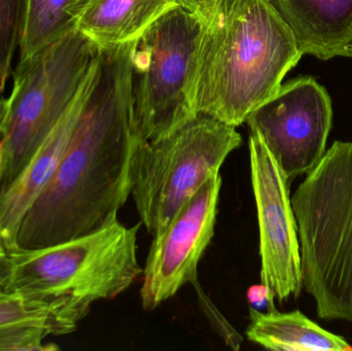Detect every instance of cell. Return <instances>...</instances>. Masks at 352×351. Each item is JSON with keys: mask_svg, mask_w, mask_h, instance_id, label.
Segmentation results:
<instances>
[{"mask_svg": "<svg viewBox=\"0 0 352 351\" xmlns=\"http://www.w3.org/2000/svg\"><path fill=\"white\" fill-rule=\"evenodd\" d=\"M134 43L101 49L96 82L55 174L23 220L16 251L57 245L118 220L131 195L132 160L140 140L133 111Z\"/></svg>", "mask_w": 352, "mask_h": 351, "instance_id": "cell-1", "label": "cell"}, {"mask_svg": "<svg viewBox=\"0 0 352 351\" xmlns=\"http://www.w3.org/2000/svg\"><path fill=\"white\" fill-rule=\"evenodd\" d=\"M200 18L192 107L238 127L278 92L303 52L270 0H211Z\"/></svg>", "mask_w": 352, "mask_h": 351, "instance_id": "cell-2", "label": "cell"}, {"mask_svg": "<svg viewBox=\"0 0 352 351\" xmlns=\"http://www.w3.org/2000/svg\"><path fill=\"white\" fill-rule=\"evenodd\" d=\"M142 223L113 220L57 245L8 253L4 294L49 305L54 336L76 331L91 305L113 300L142 274L138 258Z\"/></svg>", "mask_w": 352, "mask_h": 351, "instance_id": "cell-3", "label": "cell"}, {"mask_svg": "<svg viewBox=\"0 0 352 351\" xmlns=\"http://www.w3.org/2000/svg\"><path fill=\"white\" fill-rule=\"evenodd\" d=\"M291 200L304 288L320 319L352 321V142L335 141Z\"/></svg>", "mask_w": 352, "mask_h": 351, "instance_id": "cell-4", "label": "cell"}, {"mask_svg": "<svg viewBox=\"0 0 352 351\" xmlns=\"http://www.w3.org/2000/svg\"><path fill=\"white\" fill-rule=\"evenodd\" d=\"M101 47L78 29L20 59L12 92L0 101V140L6 150L0 190L28 164L74 102Z\"/></svg>", "mask_w": 352, "mask_h": 351, "instance_id": "cell-5", "label": "cell"}, {"mask_svg": "<svg viewBox=\"0 0 352 351\" xmlns=\"http://www.w3.org/2000/svg\"><path fill=\"white\" fill-rule=\"evenodd\" d=\"M236 127L198 115L170 135L140 139L131 167V195L140 223L155 234L240 148Z\"/></svg>", "mask_w": 352, "mask_h": 351, "instance_id": "cell-6", "label": "cell"}, {"mask_svg": "<svg viewBox=\"0 0 352 351\" xmlns=\"http://www.w3.org/2000/svg\"><path fill=\"white\" fill-rule=\"evenodd\" d=\"M202 20L175 6L135 41L133 111L138 137L155 141L197 117L190 97V76Z\"/></svg>", "mask_w": 352, "mask_h": 351, "instance_id": "cell-7", "label": "cell"}, {"mask_svg": "<svg viewBox=\"0 0 352 351\" xmlns=\"http://www.w3.org/2000/svg\"><path fill=\"white\" fill-rule=\"evenodd\" d=\"M246 123L258 132L289 181L309 173L326 154L333 124L332 100L314 78L281 84Z\"/></svg>", "mask_w": 352, "mask_h": 351, "instance_id": "cell-8", "label": "cell"}, {"mask_svg": "<svg viewBox=\"0 0 352 351\" xmlns=\"http://www.w3.org/2000/svg\"><path fill=\"white\" fill-rule=\"evenodd\" d=\"M250 173L260 232L261 282L271 303L297 298L303 288L298 226L289 179L258 132L250 130Z\"/></svg>", "mask_w": 352, "mask_h": 351, "instance_id": "cell-9", "label": "cell"}, {"mask_svg": "<svg viewBox=\"0 0 352 351\" xmlns=\"http://www.w3.org/2000/svg\"><path fill=\"white\" fill-rule=\"evenodd\" d=\"M221 188V175H215L155 233L142 269L144 310L154 311L182 286L197 282L199 262L214 235Z\"/></svg>", "mask_w": 352, "mask_h": 351, "instance_id": "cell-10", "label": "cell"}, {"mask_svg": "<svg viewBox=\"0 0 352 351\" xmlns=\"http://www.w3.org/2000/svg\"><path fill=\"white\" fill-rule=\"evenodd\" d=\"M102 53V52H101ZM101 53L74 102L16 179L0 190V245L6 253L16 251L21 225L55 174L78 117L98 76Z\"/></svg>", "mask_w": 352, "mask_h": 351, "instance_id": "cell-11", "label": "cell"}, {"mask_svg": "<svg viewBox=\"0 0 352 351\" xmlns=\"http://www.w3.org/2000/svg\"><path fill=\"white\" fill-rule=\"evenodd\" d=\"M304 55L352 58V0H270Z\"/></svg>", "mask_w": 352, "mask_h": 351, "instance_id": "cell-12", "label": "cell"}, {"mask_svg": "<svg viewBox=\"0 0 352 351\" xmlns=\"http://www.w3.org/2000/svg\"><path fill=\"white\" fill-rule=\"evenodd\" d=\"M182 0H88L76 29L101 49L131 43Z\"/></svg>", "mask_w": 352, "mask_h": 351, "instance_id": "cell-13", "label": "cell"}, {"mask_svg": "<svg viewBox=\"0 0 352 351\" xmlns=\"http://www.w3.org/2000/svg\"><path fill=\"white\" fill-rule=\"evenodd\" d=\"M246 329L250 341L267 350L285 351H349L346 340L330 333L310 321L300 311L263 313L250 308Z\"/></svg>", "mask_w": 352, "mask_h": 351, "instance_id": "cell-14", "label": "cell"}, {"mask_svg": "<svg viewBox=\"0 0 352 351\" xmlns=\"http://www.w3.org/2000/svg\"><path fill=\"white\" fill-rule=\"evenodd\" d=\"M88 0H27L20 59L36 53L76 28Z\"/></svg>", "mask_w": 352, "mask_h": 351, "instance_id": "cell-15", "label": "cell"}, {"mask_svg": "<svg viewBox=\"0 0 352 351\" xmlns=\"http://www.w3.org/2000/svg\"><path fill=\"white\" fill-rule=\"evenodd\" d=\"M27 0H0V91L10 73L14 52L20 47Z\"/></svg>", "mask_w": 352, "mask_h": 351, "instance_id": "cell-16", "label": "cell"}, {"mask_svg": "<svg viewBox=\"0 0 352 351\" xmlns=\"http://www.w3.org/2000/svg\"><path fill=\"white\" fill-rule=\"evenodd\" d=\"M52 336L45 321H26L0 327V351H53L55 344L45 343Z\"/></svg>", "mask_w": 352, "mask_h": 351, "instance_id": "cell-17", "label": "cell"}, {"mask_svg": "<svg viewBox=\"0 0 352 351\" xmlns=\"http://www.w3.org/2000/svg\"><path fill=\"white\" fill-rule=\"evenodd\" d=\"M51 308L49 305L16 296L0 298V327L26 321H45L51 329Z\"/></svg>", "mask_w": 352, "mask_h": 351, "instance_id": "cell-18", "label": "cell"}, {"mask_svg": "<svg viewBox=\"0 0 352 351\" xmlns=\"http://www.w3.org/2000/svg\"><path fill=\"white\" fill-rule=\"evenodd\" d=\"M248 299L250 304L256 305L258 307L264 306L268 304L270 310H274L275 307L271 303L270 294H269L268 288L261 284L260 286H254L248 290Z\"/></svg>", "mask_w": 352, "mask_h": 351, "instance_id": "cell-19", "label": "cell"}, {"mask_svg": "<svg viewBox=\"0 0 352 351\" xmlns=\"http://www.w3.org/2000/svg\"><path fill=\"white\" fill-rule=\"evenodd\" d=\"M10 260L8 253L0 255V290H3L4 284L10 274ZM3 292V291H2Z\"/></svg>", "mask_w": 352, "mask_h": 351, "instance_id": "cell-20", "label": "cell"}, {"mask_svg": "<svg viewBox=\"0 0 352 351\" xmlns=\"http://www.w3.org/2000/svg\"><path fill=\"white\" fill-rule=\"evenodd\" d=\"M210 1L211 0H182V4L184 8L197 12L200 16Z\"/></svg>", "mask_w": 352, "mask_h": 351, "instance_id": "cell-21", "label": "cell"}, {"mask_svg": "<svg viewBox=\"0 0 352 351\" xmlns=\"http://www.w3.org/2000/svg\"><path fill=\"white\" fill-rule=\"evenodd\" d=\"M4 163H6V150H4L3 141L0 140V183L3 179Z\"/></svg>", "mask_w": 352, "mask_h": 351, "instance_id": "cell-22", "label": "cell"}, {"mask_svg": "<svg viewBox=\"0 0 352 351\" xmlns=\"http://www.w3.org/2000/svg\"><path fill=\"white\" fill-rule=\"evenodd\" d=\"M6 253H6V249H3V247H2L1 245H0V255H6Z\"/></svg>", "mask_w": 352, "mask_h": 351, "instance_id": "cell-23", "label": "cell"}, {"mask_svg": "<svg viewBox=\"0 0 352 351\" xmlns=\"http://www.w3.org/2000/svg\"><path fill=\"white\" fill-rule=\"evenodd\" d=\"M6 296V294H4L3 292H2L1 290H0V298H2V297Z\"/></svg>", "mask_w": 352, "mask_h": 351, "instance_id": "cell-24", "label": "cell"}]
</instances>
